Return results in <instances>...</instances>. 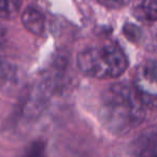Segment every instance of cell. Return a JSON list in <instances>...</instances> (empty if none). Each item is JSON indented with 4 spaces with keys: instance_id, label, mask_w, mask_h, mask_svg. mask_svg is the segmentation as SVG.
<instances>
[{
    "instance_id": "9",
    "label": "cell",
    "mask_w": 157,
    "mask_h": 157,
    "mask_svg": "<svg viewBox=\"0 0 157 157\" xmlns=\"http://www.w3.org/2000/svg\"><path fill=\"white\" fill-rule=\"evenodd\" d=\"M99 3L111 9H120L127 5L130 0H97Z\"/></svg>"
},
{
    "instance_id": "2",
    "label": "cell",
    "mask_w": 157,
    "mask_h": 157,
    "mask_svg": "<svg viewBox=\"0 0 157 157\" xmlns=\"http://www.w3.org/2000/svg\"><path fill=\"white\" fill-rule=\"evenodd\" d=\"M78 66L82 73L95 78H115L128 67L124 51L115 42L93 46L78 56Z\"/></svg>"
},
{
    "instance_id": "3",
    "label": "cell",
    "mask_w": 157,
    "mask_h": 157,
    "mask_svg": "<svg viewBox=\"0 0 157 157\" xmlns=\"http://www.w3.org/2000/svg\"><path fill=\"white\" fill-rule=\"evenodd\" d=\"M135 86L144 105L157 110V65L142 66L136 74Z\"/></svg>"
},
{
    "instance_id": "4",
    "label": "cell",
    "mask_w": 157,
    "mask_h": 157,
    "mask_svg": "<svg viewBox=\"0 0 157 157\" xmlns=\"http://www.w3.org/2000/svg\"><path fill=\"white\" fill-rule=\"evenodd\" d=\"M23 25L27 30L37 36H42L45 31V18L43 14L35 8H27L22 14Z\"/></svg>"
},
{
    "instance_id": "1",
    "label": "cell",
    "mask_w": 157,
    "mask_h": 157,
    "mask_svg": "<svg viewBox=\"0 0 157 157\" xmlns=\"http://www.w3.org/2000/svg\"><path fill=\"white\" fill-rule=\"evenodd\" d=\"M144 105L136 86L127 83L113 84L101 97V121L110 131L123 135L143 122Z\"/></svg>"
},
{
    "instance_id": "5",
    "label": "cell",
    "mask_w": 157,
    "mask_h": 157,
    "mask_svg": "<svg viewBox=\"0 0 157 157\" xmlns=\"http://www.w3.org/2000/svg\"><path fill=\"white\" fill-rule=\"evenodd\" d=\"M18 75L15 67L7 61L0 60V90H9L16 87Z\"/></svg>"
},
{
    "instance_id": "6",
    "label": "cell",
    "mask_w": 157,
    "mask_h": 157,
    "mask_svg": "<svg viewBox=\"0 0 157 157\" xmlns=\"http://www.w3.org/2000/svg\"><path fill=\"white\" fill-rule=\"evenodd\" d=\"M135 151L139 155H157V131H148L137 139Z\"/></svg>"
},
{
    "instance_id": "7",
    "label": "cell",
    "mask_w": 157,
    "mask_h": 157,
    "mask_svg": "<svg viewBox=\"0 0 157 157\" xmlns=\"http://www.w3.org/2000/svg\"><path fill=\"white\" fill-rule=\"evenodd\" d=\"M21 0H0V18H12L21 8Z\"/></svg>"
},
{
    "instance_id": "8",
    "label": "cell",
    "mask_w": 157,
    "mask_h": 157,
    "mask_svg": "<svg viewBox=\"0 0 157 157\" xmlns=\"http://www.w3.org/2000/svg\"><path fill=\"white\" fill-rule=\"evenodd\" d=\"M140 14L148 21H157V0H142Z\"/></svg>"
}]
</instances>
